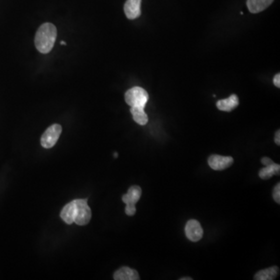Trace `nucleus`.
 I'll use <instances>...</instances> for the list:
<instances>
[{
	"label": "nucleus",
	"instance_id": "1",
	"mask_svg": "<svg viewBox=\"0 0 280 280\" xmlns=\"http://www.w3.org/2000/svg\"><path fill=\"white\" fill-rule=\"evenodd\" d=\"M57 38V29L51 23H46L38 28L35 35L34 43L36 48L42 54H47L52 51Z\"/></svg>",
	"mask_w": 280,
	"mask_h": 280
},
{
	"label": "nucleus",
	"instance_id": "2",
	"mask_svg": "<svg viewBox=\"0 0 280 280\" xmlns=\"http://www.w3.org/2000/svg\"><path fill=\"white\" fill-rule=\"evenodd\" d=\"M124 100L130 107H141L145 108L146 104L149 100V95L144 88L135 86L126 92Z\"/></svg>",
	"mask_w": 280,
	"mask_h": 280
},
{
	"label": "nucleus",
	"instance_id": "3",
	"mask_svg": "<svg viewBox=\"0 0 280 280\" xmlns=\"http://www.w3.org/2000/svg\"><path fill=\"white\" fill-rule=\"evenodd\" d=\"M76 205V216L74 222L79 226H85L91 219V210L88 200H74Z\"/></svg>",
	"mask_w": 280,
	"mask_h": 280
},
{
	"label": "nucleus",
	"instance_id": "4",
	"mask_svg": "<svg viewBox=\"0 0 280 280\" xmlns=\"http://www.w3.org/2000/svg\"><path fill=\"white\" fill-rule=\"evenodd\" d=\"M62 130V126L58 124H52L48 128L40 138L42 146L46 149L54 146L61 135Z\"/></svg>",
	"mask_w": 280,
	"mask_h": 280
},
{
	"label": "nucleus",
	"instance_id": "5",
	"mask_svg": "<svg viewBox=\"0 0 280 280\" xmlns=\"http://www.w3.org/2000/svg\"><path fill=\"white\" fill-rule=\"evenodd\" d=\"M186 234L188 240L196 242L201 240L203 236V230L201 224L196 220L188 221L186 226Z\"/></svg>",
	"mask_w": 280,
	"mask_h": 280
},
{
	"label": "nucleus",
	"instance_id": "6",
	"mask_svg": "<svg viewBox=\"0 0 280 280\" xmlns=\"http://www.w3.org/2000/svg\"><path fill=\"white\" fill-rule=\"evenodd\" d=\"M234 159L231 156H224L220 155H212L208 159L210 168L215 170H225L233 164Z\"/></svg>",
	"mask_w": 280,
	"mask_h": 280
},
{
	"label": "nucleus",
	"instance_id": "7",
	"mask_svg": "<svg viewBox=\"0 0 280 280\" xmlns=\"http://www.w3.org/2000/svg\"><path fill=\"white\" fill-rule=\"evenodd\" d=\"M142 0H127L124 6L126 16L130 20H135L141 14Z\"/></svg>",
	"mask_w": 280,
	"mask_h": 280
},
{
	"label": "nucleus",
	"instance_id": "8",
	"mask_svg": "<svg viewBox=\"0 0 280 280\" xmlns=\"http://www.w3.org/2000/svg\"><path fill=\"white\" fill-rule=\"evenodd\" d=\"M142 194V189L140 186H133L130 188L127 194L122 196L123 202L126 205H136L140 200Z\"/></svg>",
	"mask_w": 280,
	"mask_h": 280
},
{
	"label": "nucleus",
	"instance_id": "9",
	"mask_svg": "<svg viewBox=\"0 0 280 280\" xmlns=\"http://www.w3.org/2000/svg\"><path fill=\"white\" fill-rule=\"evenodd\" d=\"M239 105V98L236 94L230 95L226 99H222L217 102L216 107L222 112H231Z\"/></svg>",
	"mask_w": 280,
	"mask_h": 280
},
{
	"label": "nucleus",
	"instance_id": "10",
	"mask_svg": "<svg viewBox=\"0 0 280 280\" xmlns=\"http://www.w3.org/2000/svg\"><path fill=\"white\" fill-rule=\"evenodd\" d=\"M114 280H140V276L136 270H132L128 267H122L114 272Z\"/></svg>",
	"mask_w": 280,
	"mask_h": 280
},
{
	"label": "nucleus",
	"instance_id": "11",
	"mask_svg": "<svg viewBox=\"0 0 280 280\" xmlns=\"http://www.w3.org/2000/svg\"><path fill=\"white\" fill-rule=\"evenodd\" d=\"M274 0H248L247 6L252 14H258L267 9Z\"/></svg>",
	"mask_w": 280,
	"mask_h": 280
},
{
	"label": "nucleus",
	"instance_id": "12",
	"mask_svg": "<svg viewBox=\"0 0 280 280\" xmlns=\"http://www.w3.org/2000/svg\"><path fill=\"white\" fill-rule=\"evenodd\" d=\"M60 216H61L62 220L66 222L67 224L70 225V224L74 222L76 216V205L74 200L64 206V208L62 210Z\"/></svg>",
	"mask_w": 280,
	"mask_h": 280
},
{
	"label": "nucleus",
	"instance_id": "13",
	"mask_svg": "<svg viewBox=\"0 0 280 280\" xmlns=\"http://www.w3.org/2000/svg\"><path fill=\"white\" fill-rule=\"evenodd\" d=\"M280 268L277 266H272L270 268L258 272L254 276L256 280H275L278 276Z\"/></svg>",
	"mask_w": 280,
	"mask_h": 280
},
{
	"label": "nucleus",
	"instance_id": "14",
	"mask_svg": "<svg viewBox=\"0 0 280 280\" xmlns=\"http://www.w3.org/2000/svg\"><path fill=\"white\" fill-rule=\"evenodd\" d=\"M280 164H277L273 162L271 164L267 165L260 170L258 174L259 177L263 180H266V179L271 178L273 175L280 174Z\"/></svg>",
	"mask_w": 280,
	"mask_h": 280
},
{
	"label": "nucleus",
	"instance_id": "15",
	"mask_svg": "<svg viewBox=\"0 0 280 280\" xmlns=\"http://www.w3.org/2000/svg\"><path fill=\"white\" fill-rule=\"evenodd\" d=\"M132 116L136 122L140 126H145L148 122V116L144 110V108L131 107L130 109Z\"/></svg>",
	"mask_w": 280,
	"mask_h": 280
},
{
	"label": "nucleus",
	"instance_id": "16",
	"mask_svg": "<svg viewBox=\"0 0 280 280\" xmlns=\"http://www.w3.org/2000/svg\"><path fill=\"white\" fill-rule=\"evenodd\" d=\"M273 198L276 202L280 204V183L276 186L275 188L273 190Z\"/></svg>",
	"mask_w": 280,
	"mask_h": 280
},
{
	"label": "nucleus",
	"instance_id": "17",
	"mask_svg": "<svg viewBox=\"0 0 280 280\" xmlns=\"http://www.w3.org/2000/svg\"><path fill=\"white\" fill-rule=\"evenodd\" d=\"M136 212V205H126V214L128 216L135 215Z\"/></svg>",
	"mask_w": 280,
	"mask_h": 280
},
{
	"label": "nucleus",
	"instance_id": "18",
	"mask_svg": "<svg viewBox=\"0 0 280 280\" xmlns=\"http://www.w3.org/2000/svg\"><path fill=\"white\" fill-rule=\"evenodd\" d=\"M273 82L275 84V86L277 88H280V74H278L275 76L274 79H273Z\"/></svg>",
	"mask_w": 280,
	"mask_h": 280
},
{
	"label": "nucleus",
	"instance_id": "19",
	"mask_svg": "<svg viewBox=\"0 0 280 280\" xmlns=\"http://www.w3.org/2000/svg\"><path fill=\"white\" fill-rule=\"evenodd\" d=\"M262 164H264V166H267V165L272 164L273 161L268 158H263L262 159Z\"/></svg>",
	"mask_w": 280,
	"mask_h": 280
},
{
	"label": "nucleus",
	"instance_id": "20",
	"mask_svg": "<svg viewBox=\"0 0 280 280\" xmlns=\"http://www.w3.org/2000/svg\"><path fill=\"white\" fill-rule=\"evenodd\" d=\"M275 142L277 145H280V130L276 132L275 136Z\"/></svg>",
	"mask_w": 280,
	"mask_h": 280
},
{
	"label": "nucleus",
	"instance_id": "21",
	"mask_svg": "<svg viewBox=\"0 0 280 280\" xmlns=\"http://www.w3.org/2000/svg\"><path fill=\"white\" fill-rule=\"evenodd\" d=\"M192 278H190V277H188V278H182L180 280H192Z\"/></svg>",
	"mask_w": 280,
	"mask_h": 280
},
{
	"label": "nucleus",
	"instance_id": "22",
	"mask_svg": "<svg viewBox=\"0 0 280 280\" xmlns=\"http://www.w3.org/2000/svg\"><path fill=\"white\" fill-rule=\"evenodd\" d=\"M114 158H117V156H118L117 152H114Z\"/></svg>",
	"mask_w": 280,
	"mask_h": 280
},
{
	"label": "nucleus",
	"instance_id": "23",
	"mask_svg": "<svg viewBox=\"0 0 280 280\" xmlns=\"http://www.w3.org/2000/svg\"><path fill=\"white\" fill-rule=\"evenodd\" d=\"M61 44H66L65 42H61Z\"/></svg>",
	"mask_w": 280,
	"mask_h": 280
}]
</instances>
